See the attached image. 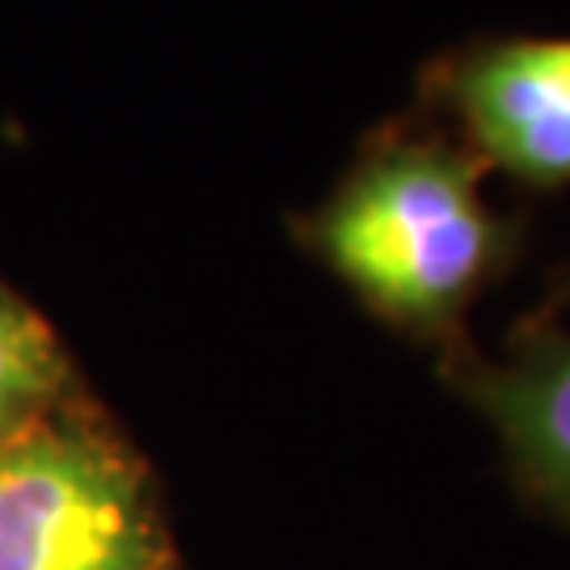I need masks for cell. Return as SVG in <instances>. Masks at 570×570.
<instances>
[{"label": "cell", "instance_id": "6da1fadb", "mask_svg": "<svg viewBox=\"0 0 570 570\" xmlns=\"http://www.w3.org/2000/svg\"><path fill=\"white\" fill-rule=\"evenodd\" d=\"M469 148L397 131L367 148L308 220L313 254L381 322L444 338L503 263L508 228Z\"/></svg>", "mask_w": 570, "mask_h": 570}, {"label": "cell", "instance_id": "7a4b0ae2", "mask_svg": "<svg viewBox=\"0 0 570 570\" xmlns=\"http://www.w3.org/2000/svg\"><path fill=\"white\" fill-rule=\"evenodd\" d=\"M0 570H174L140 461L72 414L0 440Z\"/></svg>", "mask_w": 570, "mask_h": 570}, {"label": "cell", "instance_id": "3957f363", "mask_svg": "<svg viewBox=\"0 0 570 570\" xmlns=\"http://www.w3.org/2000/svg\"><path fill=\"white\" fill-rule=\"evenodd\" d=\"M431 94L469 153L532 190L570 186V39H499L452 56Z\"/></svg>", "mask_w": 570, "mask_h": 570}, {"label": "cell", "instance_id": "277c9868", "mask_svg": "<svg viewBox=\"0 0 570 570\" xmlns=\"http://www.w3.org/2000/svg\"><path fill=\"white\" fill-rule=\"evenodd\" d=\"M456 381L532 499L570 524V330H537L503 360H461Z\"/></svg>", "mask_w": 570, "mask_h": 570}, {"label": "cell", "instance_id": "5b68a950", "mask_svg": "<svg viewBox=\"0 0 570 570\" xmlns=\"http://www.w3.org/2000/svg\"><path fill=\"white\" fill-rule=\"evenodd\" d=\"M72 367L56 330L18 292L0 287V440L51 414Z\"/></svg>", "mask_w": 570, "mask_h": 570}, {"label": "cell", "instance_id": "8992f818", "mask_svg": "<svg viewBox=\"0 0 570 570\" xmlns=\"http://www.w3.org/2000/svg\"><path fill=\"white\" fill-rule=\"evenodd\" d=\"M562 301H567V305H570V279H567V292H562Z\"/></svg>", "mask_w": 570, "mask_h": 570}]
</instances>
